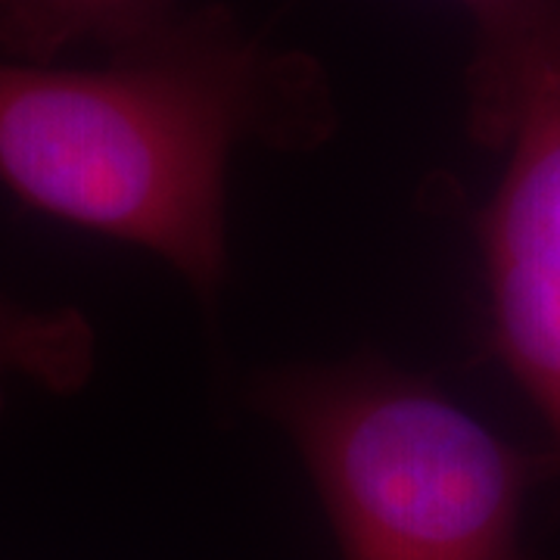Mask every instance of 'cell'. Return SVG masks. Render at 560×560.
Returning a JSON list of instances; mask_svg holds the SVG:
<instances>
[{"label":"cell","instance_id":"6da1fadb","mask_svg":"<svg viewBox=\"0 0 560 560\" xmlns=\"http://www.w3.org/2000/svg\"><path fill=\"white\" fill-rule=\"evenodd\" d=\"M340 109L312 54L231 7H184L101 66L0 57V187L22 209L162 259L209 308L228 280V178L256 143L312 153Z\"/></svg>","mask_w":560,"mask_h":560},{"label":"cell","instance_id":"7a4b0ae2","mask_svg":"<svg viewBox=\"0 0 560 560\" xmlns=\"http://www.w3.org/2000/svg\"><path fill=\"white\" fill-rule=\"evenodd\" d=\"M246 401L293 442L340 560H533L523 504L560 460L433 381L381 355L293 361L253 377Z\"/></svg>","mask_w":560,"mask_h":560},{"label":"cell","instance_id":"3957f363","mask_svg":"<svg viewBox=\"0 0 560 560\" xmlns=\"http://www.w3.org/2000/svg\"><path fill=\"white\" fill-rule=\"evenodd\" d=\"M504 153L477 221L489 337L560 460V0H539L523 38Z\"/></svg>","mask_w":560,"mask_h":560},{"label":"cell","instance_id":"277c9868","mask_svg":"<svg viewBox=\"0 0 560 560\" xmlns=\"http://www.w3.org/2000/svg\"><path fill=\"white\" fill-rule=\"evenodd\" d=\"M180 0H0V57L57 66L75 47L119 54L180 16Z\"/></svg>","mask_w":560,"mask_h":560},{"label":"cell","instance_id":"5b68a950","mask_svg":"<svg viewBox=\"0 0 560 560\" xmlns=\"http://www.w3.org/2000/svg\"><path fill=\"white\" fill-rule=\"evenodd\" d=\"M97 371V330L75 305H28L0 293V415L13 383L75 396Z\"/></svg>","mask_w":560,"mask_h":560},{"label":"cell","instance_id":"8992f818","mask_svg":"<svg viewBox=\"0 0 560 560\" xmlns=\"http://www.w3.org/2000/svg\"><path fill=\"white\" fill-rule=\"evenodd\" d=\"M470 22L467 135L486 150H504L511 121V75L539 0H455Z\"/></svg>","mask_w":560,"mask_h":560}]
</instances>
